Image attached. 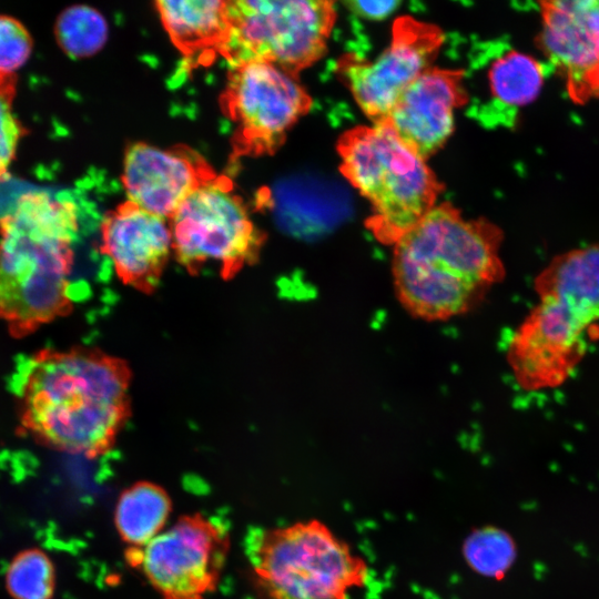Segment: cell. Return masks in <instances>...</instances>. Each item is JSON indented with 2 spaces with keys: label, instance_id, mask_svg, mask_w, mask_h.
<instances>
[{
  "label": "cell",
  "instance_id": "cell-1",
  "mask_svg": "<svg viewBox=\"0 0 599 599\" xmlns=\"http://www.w3.org/2000/svg\"><path fill=\"white\" fill-rule=\"evenodd\" d=\"M130 375L125 362L98 349H42L22 373L20 424L53 449L101 456L129 417Z\"/></svg>",
  "mask_w": 599,
  "mask_h": 599
},
{
  "label": "cell",
  "instance_id": "cell-2",
  "mask_svg": "<svg viewBox=\"0 0 599 599\" xmlns=\"http://www.w3.org/2000/svg\"><path fill=\"white\" fill-rule=\"evenodd\" d=\"M502 233L484 219L467 220L449 203L435 205L395 245L396 295L412 315L447 319L476 307L505 268Z\"/></svg>",
  "mask_w": 599,
  "mask_h": 599
},
{
  "label": "cell",
  "instance_id": "cell-3",
  "mask_svg": "<svg viewBox=\"0 0 599 599\" xmlns=\"http://www.w3.org/2000/svg\"><path fill=\"white\" fill-rule=\"evenodd\" d=\"M75 205L47 192L21 195L0 217V321L23 338L72 308Z\"/></svg>",
  "mask_w": 599,
  "mask_h": 599
},
{
  "label": "cell",
  "instance_id": "cell-4",
  "mask_svg": "<svg viewBox=\"0 0 599 599\" xmlns=\"http://www.w3.org/2000/svg\"><path fill=\"white\" fill-rule=\"evenodd\" d=\"M247 557L263 599H348L370 578L367 560L317 518L254 530Z\"/></svg>",
  "mask_w": 599,
  "mask_h": 599
},
{
  "label": "cell",
  "instance_id": "cell-5",
  "mask_svg": "<svg viewBox=\"0 0 599 599\" xmlns=\"http://www.w3.org/2000/svg\"><path fill=\"white\" fill-rule=\"evenodd\" d=\"M337 150L343 175L372 204L367 226L379 242L395 245L436 205L443 186L388 122L351 129Z\"/></svg>",
  "mask_w": 599,
  "mask_h": 599
},
{
  "label": "cell",
  "instance_id": "cell-6",
  "mask_svg": "<svg viewBox=\"0 0 599 599\" xmlns=\"http://www.w3.org/2000/svg\"><path fill=\"white\" fill-rule=\"evenodd\" d=\"M335 18L333 1H229L221 50L233 64L265 61L296 75L324 54Z\"/></svg>",
  "mask_w": 599,
  "mask_h": 599
},
{
  "label": "cell",
  "instance_id": "cell-7",
  "mask_svg": "<svg viewBox=\"0 0 599 599\" xmlns=\"http://www.w3.org/2000/svg\"><path fill=\"white\" fill-rule=\"evenodd\" d=\"M173 253L190 273L205 268L227 280L253 264L264 236L223 177L205 180L170 219Z\"/></svg>",
  "mask_w": 599,
  "mask_h": 599
},
{
  "label": "cell",
  "instance_id": "cell-8",
  "mask_svg": "<svg viewBox=\"0 0 599 599\" xmlns=\"http://www.w3.org/2000/svg\"><path fill=\"white\" fill-rule=\"evenodd\" d=\"M226 528L201 514L183 516L126 559L162 599H204L219 581L229 551Z\"/></svg>",
  "mask_w": 599,
  "mask_h": 599
},
{
  "label": "cell",
  "instance_id": "cell-9",
  "mask_svg": "<svg viewBox=\"0 0 599 599\" xmlns=\"http://www.w3.org/2000/svg\"><path fill=\"white\" fill-rule=\"evenodd\" d=\"M224 101L227 115L236 124L238 144L254 154L277 149L312 106L295 74L256 60L233 64Z\"/></svg>",
  "mask_w": 599,
  "mask_h": 599
},
{
  "label": "cell",
  "instance_id": "cell-10",
  "mask_svg": "<svg viewBox=\"0 0 599 599\" xmlns=\"http://www.w3.org/2000/svg\"><path fill=\"white\" fill-rule=\"evenodd\" d=\"M590 328L564 306L539 300L508 344L507 357L518 385L541 390L564 384L587 352Z\"/></svg>",
  "mask_w": 599,
  "mask_h": 599
},
{
  "label": "cell",
  "instance_id": "cell-11",
  "mask_svg": "<svg viewBox=\"0 0 599 599\" xmlns=\"http://www.w3.org/2000/svg\"><path fill=\"white\" fill-rule=\"evenodd\" d=\"M443 42L438 27L400 17L390 44L374 61L345 62L344 79L363 112L374 122L385 120L406 88L430 68Z\"/></svg>",
  "mask_w": 599,
  "mask_h": 599
},
{
  "label": "cell",
  "instance_id": "cell-12",
  "mask_svg": "<svg viewBox=\"0 0 599 599\" xmlns=\"http://www.w3.org/2000/svg\"><path fill=\"white\" fill-rule=\"evenodd\" d=\"M550 69L502 41L484 43L471 61L483 89L468 100V114L489 128L514 125L520 110L539 95Z\"/></svg>",
  "mask_w": 599,
  "mask_h": 599
},
{
  "label": "cell",
  "instance_id": "cell-13",
  "mask_svg": "<svg viewBox=\"0 0 599 599\" xmlns=\"http://www.w3.org/2000/svg\"><path fill=\"white\" fill-rule=\"evenodd\" d=\"M467 103L465 71L430 67L406 88L383 121L425 160L453 132L454 110Z\"/></svg>",
  "mask_w": 599,
  "mask_h": 599
},
{
  "label": "cell",
  "instance_id": "cell-14",
  "mask_svg": "<svg viewBox=\"0 0 599 599\" xmlns=\"http://www.w3.org/2000/svg\"><path fill=\"white\" fill-rule=\"evenodd\" d=\"M102 252L126 285L152 292L173 251L170 222L125 202L101 226Z\"/></svg>",
  "mask_w": 599,
  "mask_h": 599
},
{
  "label": "cell",
  "instance_id": "cell-15",
  "mask_svg": "<svg viewBox=\"0 0 599 599\" xmlns=\"http://www.w3.org/2000/svg\"><path fill=\"white\" fill-rule=\"evenodd\" d=\"M207 166L191 151L134 143L125 152L122 183L128 201L170 220L207 179Z\"/></svg>",
  "mask_w": 599,
  "mask_h": 599
},
{
  "label": "cell",
  "instance_id": "cell-16",
  "mask_svg": "<svg viewBox=\"0 0 599 599\" xmlns=\"http://www.w3.org/2000/svg\"><path fill=\"white\" fill-rule=\"evenodd\" d=\"M539 45L567 87L599 61V0L545 1Z\"/></svg>",
  "mask_w": 599,
  "mask_h": 599
},
{
  "label": "cell",
  "instance_id": "cell-17",
  "mask_svg": "<svg viewBox=\"0 0 599 599\" xmlns=\"http://www.w3.org/2000/svg\"><path fill=\"white\" fill-rule=\"evenodd\" d=\"M539 300L564 306L588 326L599 321V244L554 257L537 275Z\"/></svg>",
  "mask_w": 599,
  "mask_h": 599
},
{
  "label": "cell",
  "instance_id": "cell-18",
  "mask_svg": "<svg viewBox=\"0 0 599 599\" xmlns=\"http://www.w3.org/2000/svg\"><path fill=\"white\" fill-rule=\"evenodd\" d=\"M172 41L183 51L224 44L229 30V1L161 0L155 3Z\"/></svg>",
  "mask_w": 599,
  "mask_h": 599
},
{
  "label": "cell",
  "instance_id": "cell-19",
  "mask_svg": "<svg viewBox=\"0 0 599 599\" xmlns=\"http://www.w3.org/2000/svg\"><path fill=\"white\" fill-rule=\"evenodd\" d=\"M172 509L166 491L149 481L125 489L116 502L114 521L123 541L142 547L163 531Z\"/></svg>",
  "mask_w": 599,
  "mask_h": 599
},
{
  "label": "cell",
  "instance_id": "cell-20",
  "mask_svg": "<svg viewBox=\"0 0 599 599\" xmlns=\"http://www.w3.org/2000/svg\"><path fill=\"white\" fill-rule=\"evenodd\" d=\"M108 22L94 8L75 4L64 9L54 26L60 48L72 58L90 57L106 42Z\"/></svg>",
  "mask_w": 599,
  "mask_h": 599
},
{
  "label": "cell",
  "instance_id": "cell-21",
  "mask_svg": "<svg viewBox=\"0 0 599 599\" xmlns=\"http://www.w3.org/2000/svg\"><path fill=\"white\" fill-rule=\"evenodd\" d=\"M461 551L474 571L497 579L506 575L516 558V546L509 534L491 526L469 534Z\"/></svg>",
  "mask_w": 599,
  "mask_h": 599
},
{
  "label": "cell",
  "instance_id": "cell-22",
  "mask_svg": "<svg viewBox=\"0 0 599 599\" xmlns=\"http://www.w3.org/2000/svg\"><path fill=\"white\" fill-rule=\"evenodd\" d=\"M6 587L13 599H51L54 568L50 558L38 549L20 552L7 568Z\"/></svg>",
  "mask_w": 599,
  "mask_h": 599
},
{
  "label": "cell",
  "instance_id": "cell-23",
  "mask_svg": "<svg viewBox=\"0 0 599 599\" xmlns=\"http://www.w3.org/2000/svg\"><path fill=\"white\" fill-rule=\"evenodd\" d=\"M32 38L21 21L0 14V79L13 78L32 52Z\"/></svg>",
  "mask_w": 599,
  "mask_h": 599
},
{
  "label": "cell",
  "instance_id": "cell-24",
  "mask_svg": "<svg viewBox=\"0 0 599 599\" xmlns=\"http://www.w3.org/2000/svg\"><path fill=\"white\" fill-rule=\"evenodd\" d=\"M16 79H0V177L14 158L24 130L13 113L12 100Z\"/></svg>",
  "mask_w": 599,
  "mask_h": 599
},
{
  "label": "cell",
  "instance_id": "cell-25",
  "mask_svg": "<svg viewBox=\"0 0 599 599\" xmlns=\"http://www.w3.org/2000/svg\"><path fill=\"white\" fill-rule=\"evenodd\" d=\"M573 100L599 98V61L576 83L567 87Z\"/></svg>",
  "mask_w": 599,
  "mask_h": 599
},
{
  "label": "cell",
  "instance_id": "cell-26",
  "mask_svg": "<svg viewBox=\"0 0 599 599\" xmlns=\"http://www.w3.org/2000/svg\"><path fill=\"white\" fill-rule=\"evenodd\" d=\"M398 1H351L347 6L359 17L384 19L398 7Z\"/></svg>",
  "mask_w": 599,
  "mask_h": 599
}]
</instances>
